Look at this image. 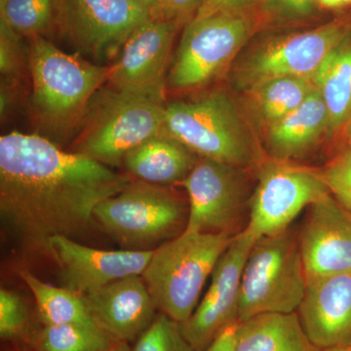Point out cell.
<instances>
[{
  "instance_id": "cell-18",
  "label": "cell",
  "mask_w": 351,
  "mask_h": 351,
  "mask_svg": "<svg viewBox=\"0 0 351 351\" xmlns=\"http://www.w3.org/2000/svg\"><path fill=\"white\" fill-rule=\"evenodd\" d=\"M82 295L95 322L117 341L135 343L159 313L142 276Z\"/></svg>"
},
{
  "instance_id": "cell-16",
  "label": "cell",
  "mask_w": 351,
  "mask_h": 351,
  "mask_svg": "<svg viewBox=\"0 0 351 351\" xmlns=\"http://www.w3.org/2000/svg\"><path fill=\"white\" fill-rule=\"evenodd\" d=\"M307 209L298 234L307 278L350 272V210L331 193Z\"/></svg>"
},
{
  "instance_id": "cell-23",
  "label": "cell",
  "mask_w": 351,
  "mask_h": 351,
  "mask_svg": "<svg viewBox=\"0 0 351 351\" xmlns=\"http://www.w3.org/2000/svg\"><path fill=\"white\" fill-rule=\"evenodd\" d=\"M19 276L36 300V313L41 324L98 326L82 295L43 282L29 270H21Z\"/></svg>"
},
{
  "instance_id": "cell-22",
  "label": "cell",
  "mask_w": 351,
  "mask_h": 351,
  "mask_svg": "<svg viewBox=\"0 0 351 351\" xmlns=\"http://www.w3.org/2000/svg\"><path fill=\"white\" fill-rule=\"evenodd\" d=\"M329 114V134L351 122L350 34L330 53L313 77Z\"/></svg>"
},
{
  "instance_id": "cell-7",
  "label": "cell",
  "mask_w": 351,
  "mask_h": 351,
  "mask_svg": "<svg viewBox=\"0 0 351 351\" xmlns=\"http://www.w3.org/2000/svg\"><path fill=\"white\" fill-rule=\"evenodd\" d=\"M306 285L298 234L287 230L258 239L242 274L239 322L262 314L297 313Z\"/></svg>"
},
{
  "instance_id": "cell-37",
  "label": "cell",
  "mask_w": 351,
  "mask_h": 351,
  "mask_svg": "<svg viewBox=\"0 0 351 351\" xmlns=\"http://www.w3.org/2000/svg\"><path fill=\"white\" fill-rule=\"evenodd\" d=\"M320 351H351V345L330 346V348H322Z\"/></svg>"
},
{
  "instance_id": "cell-4",
  "label": "cell",
  "mask_w": 351,
  "mask_h": 351,
  "mask_svg": "<svg viewBox=\"0 0 351 351\" xmlns=\"http://www.w3.org/2000/svg\"><path fill=\"white\" fill-rule=\"evenodd\" d=\"M234 237L184 232L156 248L142 277L157 311L180 324L186 322Z\"/></svg>"
},
{
  "instance_id": "cell-13",
  "label": "cell",
  "mask_w": 351,
  "mask_h": 351,
  "mask_svg": "<svg viewBox=\"0 0 351 351\" xmlns=\"http://www.w3.org/2000/svg\"><path fill=\"white\" fill-rule=\"evenodd\" d=\"M240 168L199 157L181 182L189 197L184 232L234 234L244 203Z\"/></svg>"
},
{
  "instance_id": "cell-31",
  "label": "cell",
  "mask_w": 351,
  "mask_h": 351,
  "mask_svg": "<svg viewBox=\"0 0 351 351\" xmlns=\"http://www.w3.org/2000/svg\"><path fill=\"white\" fill-rule=\"evenodd\" d=\"M21 36L3 21L0 20V69L2 77L15 80L22 66Z\"/></svg>"
},
{
  "instance_id": "cell-35",
  "label": "cell",
  "mask_w": 351,
  "mask_h": 351,
  "mask_svg": "<svg viewBox=\"0 0 351 351\" xmlns=\"http://www.w3.org/2000/svg\"><path fill=\"white\" fill-rule=\"evenodd\" d=\"M101 351H132V346L130 343H125V341H115L114 343L107 350Z\"/></svg>"
},
{
  "instance_id": "cell-20",
  "label": "cell",
  "mask_w": 351,
  "mask_h": 351,
  "mask_svg": "<svg viewBox=\"0 0 351 351\" xmlns=\"http://www.w3.org/2000/svg\"><path fill=\"white\" fill-rule=\"evenodd\" d=\"M329 133V114L317 89L292 112L267 128V145L274 159L290 160L313 149Z\"/></svg>"
},
{
  "instance_id": "cell-3",
  "label": "cell",
  "mask_w": 351,
  "mask_h": 351,
  "mask_svg": "<svg viewBox=\"0 0 351 351\" xmlns=\"http://www.w3.org/2000/svg\"><path fill=\"white\" fill-rule=\"evenodd\" d=\"M165 100L103 87L93 97L69 152L108 167L121 165L132 149L163 133Z\"/></svg>"
},
{
  "instance_id": "cell-42",
  "label": "cell",
  "mask_w": 351,
  "mask_h": 351,
  "mask_svg": "<svg viewBox=\"0 0 351 351\" xmlns=\"http://www.w3.org/2000/svg\"><path fill=\"white\" fill-rule=\"evenodd\" d=\"M348 140H350V151L351 152V125L350 127V130H348Z\"/></svg>"
},
{
  "instance_id": "cell-12",
  "label": "cell",
  "mask_w": 351,
  "mask_h": 351,
  "mask_svg": "<svg viewBox=\"0 0 351 351\" xmlns=\"http://www.w3.org/2000/svg\"><path fill=\"white\" fill-rule=\"evenodd\" d=\"M257 240L245 230L237 232L219 258L206 294L181 329L195 351H205L226 328L239 322L242 274Z\"/></svg>"
},
{
  "instance_id": "cell-2",
  "label": "cell",
  "mask_w": 351,
  "mask_h": 351,
  "mask_svg": "<svg viewBox=\"0 0 351 351\" xmlns=\"http://www.w3.org/2000/svg\"><path fill=\"white\" fill-rule=\"evenodd\" d=\"M32 106L43 128L64 135L76 129L97 92L108 83L110 64L71 55L43 36L32 39Z\"/></svg>"
},
{
  "instance_id": "cell-15",
  "label": "cell",
  "mask_w": 351,
  "mask_h": 351,
  "mask_svg": "<svg viewBox=\"0 0 351 351\" xmlns=\"http://www.w3.org/2000/svg\"><path fill=\"white\" fill-rule=\"evenodd\" d=\"M48 248L59 267L62 286L80 295L125 277L143 276L154 252L101 250L66 237H52Z\"/></svg>"
},
{
  "instance_id": "cell-38",
  "label": "cell",
  "mask_w": 351,
  "mask_h": 351,
  "mask_svg": "<svg viewBox=\"0 0 351 351\" xmlns=\"http://www.w3.org/2000/svg\"><path fill=\"white\" fill-rule=\"evenodd\" d=\"M1 351H36L32 348H18V346L1 345Z\"/></svg>"
},
{
  "instance_id": "cell-17",
  "label": "cell",
  "mask_w": 351,
  "mask_h": 351,
  "mask_svg": "<svg viewBox=\"0 0 351 351\" xmlns=\"http://www.w3.org/2000/svg\"><path fill=\"white\" fill-rule=\"evenodd\" d=\"M297 313L307 337L320 350L351 345V271L307 278Z\"/></svg>"
},
{
  "instance_id": "cell-14",
  "label": "cell",
  "mask_w": 351,
  "mask_h": 351,
  "mask_svg": "<svg viewBox=\"0 0 351 351\" xmlns=\"http://www.w3.org/2000/svg\"><path fill=\"white\" fill-rule=\"evenodd\" d=\"M180 29L175 23L151 19L140 25L110 64L108 86L165 100L168 63Z\"/></svg>"
},
{
  "instance_id": "cell-10",
  "label": "cell",
  "mask_w": 351,
  "mask_h": 351,
  "mask_svg": "<svg viewBox=\"0 0 351 351\" xmlns=\"http://www.w3.org/2000/svg\"><path fill=\"white\" fill-rule=\"evenodd\" d=\"M329 193L321 172L279 159L265 162L244 230L257 241L285 232L302 211Z\"/></svg>"
},
{
  "instance_id": "cell-8",
  "label": "cell",
  "mask_w": 351,
  "mask_h": 351,
  "mask_svg": "<svg viewBox=\"0 0 351 351\" xmlns=\"http://www.w3.org/2000/svg\"><path fill=\"white\" fill-rule=\"evenodd\" d=\"M254 31L246 12L197 14L184 27L167 75V87L204 86L223 73Z\"/></svg>"
},
{
  "instance_id": "cell-29",
  "label": "cell",
  "mask_w": 351,
  "mask_h": 351,
  "mask_svg": "<svg viewBox=\"0 0 351 351\" xmlns=\"http://www.w3.org/2000/svg\"><path fill=\"white\" fill-rule=\"evenodd\" d=\"M331 195L351 211V152L339 154L321 172Z\"/></svg>"
},
{
  "instance_id": "cell-19",
  "label": "cell",
  "mask_w": 351,
  "mask_h": 351,
  "mask_svg": "<svg viewBox=\"0 0 351 351\" xmlns=\"http://www.w3.org/2000/svg\"><path fill=\"white\" fill-rule=\"evenodd\" d=\"M198 158L182 143L163 132L129 152L122 165L136 180L170 186L181 184Z\"/></svg>"
},
{
  "instance_id": "cell-11",
  "label": "cell",
  "mask_w": 351,
  "mask_h": 351,
  "mask_svg": "<svg viewBox=\"0 0 351 351\" xmlns=\"http://www.w3.org/2000/svg\"><path fill=\"white\" fill-rule=\"evenodd\" d=\"M350 32L346 23L331 22L306 32L267 39L251 51L237 69V83L250 90L272 78L313 80L330 53Z\"/></svg>"
},
{
  "instance_id": "cell-9",
  "label": "cell",
  "mask_w": 351,
  "mask_h": 351,
  "mask_svg": "<svg viewBox=\"0 0 351 351\" xmlns=\"http://www.w3.org/2000/svg\"><path fill=\"white\" fill-rule=\"evenodd\" d=\"M149 19L135 0H59L57 29L78 53L104 64Z\"/></svg>"
},
{
  "instance_id": "cell-39",
  "label": "cell",
  "mask_w": 351,
  "mask_h": 351,
  "mask_svg": "<svg viewBox=\"0 0 351 351\" xmlns=\"http://www.w3.org/2000/svg\"><path fill=\"white\" fill-rule=\"evenodd\" d=\"M135 1L138 2V3L143 4V5L147 7H149V0H135Z\"/></svg>"
},
{
  "instance_id": "cell-40",
  "label": "cell",
  "mask_w": 351,
  "mask_h": 351,
  "mask_svg": "<svg viewBox=\"0 0 351 351\" xmlns=\"http://www.w3.org/2000/svg\"><path fill=\"white\" fill-rule=\"evenodd\" d=\"M341 6L350 5L351 0H341Z\"/></svg>"
},
{
  "instance_id": "cell-33",
  "label": "cell",
  "mask_w": 351,
  "mask_h": 351,
  "mask_svg": "<svg viewBox=\"0 0 351 351\" xmlns=\"http://www.w3.org/2000/svg\"><path fill=\"white\" fill-rule=\"evenodd\" d=\"M260 0H203L198 14L247 12V9L255 5Z\"/></svg>"
},
{
  "instance_id": "cell-34",
  "label": "cell",
  "mask_w": 351,
  "mask_h": 351,
  "mask_svg": "<svg viewBox=\"0 0 351 351\" xmlns=\"http://www.w3.org/2000/svg\"><path fill=\"white\" fill-rule=\"evenodd\" d=\"M239 323L226 328L205 351H234Z\"/></svg>"
},
{
  "instance_id": "cell-32",
  "label": "cell",
  "mask_w": 351,
  "mask_h": 351,
  "mask_svg": "<svg viewBox=\"0 0 351 351\" xmlns=\"http://www.w3.org/2000/svg\"><path fill=\"white\" fill-rule=\"evenodd\" d=\"M263 10L277 19L299 21L311 17L316 0H260Z\"/></svg>"
},
{
  "instance_id": "cell-24",
  "label": "cell",
  "mask_w": 351,
  "mask_h": 351,
  "mask_svg": "<svg viewBox=\"0 0 351 351\" xmlns=\"http://www.w3.org/2000/svg\"><path fill=\"white\" fill-rule=\"evenodd\" d=\"M315 85L311 78H272L250 89L258 119L269 128L295 110Z\"/></svg>"
},
{
  "instance_id": "cell-27",
  "label": "cell",
  "mask_w": 351,
  "mask_h": 351,
  "mask_svg": "<svg viewBox=\"0 0 351 351\" xmlns=\"http://www.w3.org/2000/svg\"><path fill=\"white\" fill-rule=\"evenodd\" d=\"M59 0H8L0 20L21 36L45 38L57 29Z\"/></svg>"
},
{
  "instance_id": "cell-30",
  "label": "cell",
  "mask_w": 351,
  "mask_h": 351,
  "mask_svg": "<svg viewBox=\"0 0 351 351\" xmlns=\"http://www.w3.org/2000/svg\"><path fill=\"white\" fill-rule=\"evenodd\" d=\"M203 0H149L151 20L175 23L181 27L189 24L199 12Z\"/></svg>"
},
{
  "instance_id": "cell-1",
  "label": "cell",
  "mask_w": 351,
  "mask_h": 351,
  "mask_svg": "<svg viewBox=\"0 0 351 351\" xmlns=\"http://www.w3.org/2000/svg\"><path fill=\"white\" fill-rule=\"evenodd\" d=\"M133 180L47 138H0V215L25 246L49 254L50 239H75L95 225L94 210Z\"/></svg>"
},
{
  "instance_id": "cell-25",
  "label": "cell",
  "mask_w": 351,
  "mask_h": 351,
  "mask_svg": "<svg viewBox=\"0 0 351 351\" xmlns=\"http://www.w3.org/2000/svg\"><path fill=\"white\" fill-rule=\"evenodd\" d=\"M38 313L29 309L27 302L14 291L0 290V338L2 345L34 350L41 327Z\"/></svg>"
},
{
  "instance_id": "cell-6",
  "label": "cell",
  "mask_w": 351,
  "mask_h": 351,
  "mask_svg": "<svg viewBox=\"0 0 351 351\" xmlns=\"http://www.w3.org/2000/svg\"><path fill=\"white\" fill-rule=\"evenodd\" d=\"M163 132L202 158L240 169L258 160L239 110L223 91L166 104Z\"/></svg>"
},
{
  "instance_id": "cell-36",
  "label": "cell",
  "mask_w": 351,
  "mask_h": 351,
  "mask_svg": "<svg viewBox=\"0 0 351 351\" xmlns=\"http://www.w3.org/2000/svg\"><path fill=\"white\" fill-rule=\"evenodd\" d=\"M316 2L325 8L334 9L341 7V0H316Z\"/></svg>"
},
{
  "instance_id": "cell-28",
  "label": "cell",
  "mask_w": 351,
  "mask_h": 351,
  "mask_svg": "<svg viewBox=\"0 0 351 351\" xmlns=\"http://www.w3.org/2000/svg\"><path fill=\"white\" fill-rule=\"evenodd\" d=\"M132 351H195L184 338L181 325L158 313L151 326L132 346Z\"/></svg>"
},
{
  "instance_id": "cell-26",
  "label": "cell",
  "mask_w": 351,
  "mask_h": 351,
  "mask_svg": "<svg viewBox=\"0 0 351 351\" xmlns=\"http://www.w3.org/2000/svg\"><path fill=\"white\" fill-rule=\"evenodd\" d=\"M99 326L43 325L34 343L36 351H101L115 343Z\"/></svg>"
},
{
  "instance_id": "cell-21",
  "label": "cell",
  "mask_w": 351,
  "mask_h": 351,
  "mask_svg": "<svg viewBox=\"0 0 351 351\" xmlns=\"http://www.w3.org/2000/svg\"><path fill=\"white\" fill-rule=\"evenodd\" d=\"M297 313H267L239 323L234 351H320Z\"/></svg>"
},
{
  "instance_id": "cell-5",
  "label": "cell",
  "mask_w": 351,
  "mask_h": 351,
  "mask_svg": "<svg viewBox=\"0 0 351 351\" xmlns=\"http://www.w3.org/2000/svg\"><path fill=\"white\" fill-rule=\"evenodd\" d=\"M93 218L124 250L152 251L186 230L189 204L167 186L133 179L101 201Z\"/></svg>"
},
{
  "instance_id": "cell-41",
  "label": "cell",
  "mask_w": 351,
  "mask_h": 351,
  "mask_svg": "<svg viewBox=\"0 0 351 351\" xmlns=\"http://www.w3.org/2000/svg\"><path fill=\"white\" fill-rule=\"evenodd\" d=\"M7 1H8V0H0V10H2V9L4 8V6H5V4L7 3Z\"/></svg>"
}]
</instances>
